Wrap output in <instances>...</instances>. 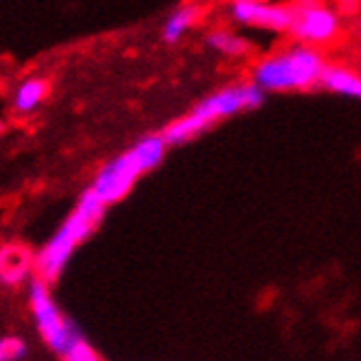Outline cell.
<instances>
[{
	"label": "cell",
	"instance_id": "obj_1",
	"mask_svg": "<svg viewBox=\"0 0 361 361\" xmlns=\"http://www.w3.org/2000/svg\"><path fill=\"white\" fill-rule=\"evenodd\" d=\"M265 97L267 94L261 92L250 79L228 83V86L212 90L210 94L200 99L186 114L169 123L162 136L169 142V147L186 145L206 134L208 130H212L221 121L261 108Z\"/></svg>",
	"mask_w": 361,
	"mask_h": 361
},
{
	"label": "cell",
	"instance_id": "obj_2",
	"mask_svg": "<svg viewBox=\"0 0 361 361\" xmlns=\"http://www.w3.org/2000/svg\"><path fill=\"white\" fill-rule=\"evenodd\" d=\"M326 55L300 42H289L252 63L250 81L265 94H293L317 88Z\"/></svg>",
	"mask_w": 361,
	"mask_h": 361
},
{
	"label": "cell",
	"instance_id": "obj_3",
	"mask_svg": "<svg viewBox=\"0 0 361 361\" xmlns=\"http://www.w3.org/2000/svg\"><path fill=\"white\" fill-rule=\"evenodd\" d=\"M105 208L90 190H83L75 208L59 224L53 237L35 252V276L53 285L66 271L73 254L86 243L105 217Z\"/></svg>",
	"mask_w": 361,
	"mask_h": 361
},
{
	"label": "cell",
	"instance_id": "obj_4",
	"mask_svg": "<svg viewBox=\"0 0 361 361\" xmlns=\"http://www.w3.org/2000/svg\"><path fill=\"white\" fill-rule=\"evenodd\" d=\"M289 7L291 23L287 35L293 42L324 51L344 35L342 11L326 0H293Z\"/></svg>",
	"mask_w": 361,
	"mask_h": 361
},
{
	"label": "cell",
	"instance_id": "obj_5",
	"mask_svg": "<svg viewBox=\"0 0 361 361\" xmlns=\"http://www.w3.org/2000/svg\"><path fill=\"white\" fill-rule=\"evenodd\" d=\"M29 307L44 344L59 357L83 337V333L57 307L51 293V285L37 279V276L29 281Z\"/></svg>",
	"mask_w": 361,
	"mask_h": 361
},
{
	"label": "cell",
	"instance_id": "obj_6",
	"mask_svg": "<svg viewBox=\"0 0 361 361\" xmlns=\"http://www.w3.org/2000/svg\"><path fill=\"white\" fill-rule=\"evenodd\" d=\"M142 176V166L138 164L136 156L127 149L121 156H114L99 166L88 190L105 208H110L130 195Z\"/></svg>",
	"mask_w": 361,
	"mask_h": 361
},
{
	"label": "cell",
	"instance_id": "obj_7",
	"mask_svg": "<svg viewBox=\"0 0 361 361\" xmlns=\"http://www.w3.org/2000/svg\"><path fill=\"white\" fill-rule=\"evenodd\" d=\"M228 18L241 29L265 31L271 35H283L289 31L291 7L289 3H271V0H230Z\"/></svg>",
	"mask_w": 361,
	"mask_h": 361
},
{
	"label": "cell",
	"instance_id": "obj_8",
	"mask_svg": "<svg viewBox=\"0 0 361 361\" xmlns=\"http://www.w3.org/2000/svg\"><path fill=\"white\" fill-rule=\"evenodd\" d=\"M35 276V252L20 241L0 245V285L9 289L29 283Z\"/></svg>",
	"mask_w": 361,
	"mask_h": 361
},
{
	"label": "cell",
	"instance_id": "obj_9",
	"mask_svg": "<svg viewBox=\"0 0 361 361\" xmlns=\"http://www.w3.org/2000/svg\"><path fill=\"white\" fill-rule=\"evenodd\" d=\"M49 94H51L49 79L39 75L25 77V79H20L11 90L9 108L18 116H31L37 110H42V105L47 103Z\"/></svg>",
	"mask_w": 361,
	"mask_h": 361
},
{
	"label": "cell",
	"instance_id": "obj_10",
	"mask_svg": "<svg viewBox=\"0 0 361 361\" xmlns=\"http://www.w3.org/2000/svg\"><path fill=\"white\" fill-rule=\"evenodd\" d=\"M317 88H322L331 94L346 97V99H359L361 94V75L355 66L344 61H326Z\"/></svg>",
	"mask_w": 361,
	"mask_h": 361
},
{
	"label": "cell",
	"instance_id": "obj_11",
	"mask_svg": "<svg viewBox=\"0 0 361 361\" xmlns=\"http://www.w3.org/2000/svg\"><path fill=\"white\" fill-rule=\"evenodd\" d=\"M206 47L230 61H239V59H247L254 51V44L247 35H243L237 29H230V27H219V29H212L206 35Z\"/></svg>",
	"mask_w": 361,
	"mask_h": 361
},
{
	"label": "cell",
	"instance_id": "obj_12",
	"mask_svg": "<svg viewBox=\"0 0 361 361\" xmlns=\"http://www.w3.org/2000/svg\"><path fill=\"white\" fill-rule=\"evenodd\" d=\"M200 18H202V11L197 5H182V7L173 9L162 23V39L166 44H178V42H182L190 31L195 29Z\"/></svg>",
	"mask_w": 361,
	"mask_h": 361
},
{
	"label": "cell",
	"instance_id": "obj_13",
	"mask_svg": "<svg viewBox=\"0 0 361 361\" xmlns=\"http://www.w3.org/2000/svg\"><path fill=\"white\" fill-rule=\"evenodd\" d=\"M130 152L136 156L138 164L142 166V171L147 176L164 162V156L169 152V142L164 140L162 134H145L130 147Z\"/></svg>",
	"mask_w": 361,
	"mask_h": 361
},
{
	"label": "cell",
	"instance_id": "obj_14",
	"mask_svg": "<svg viewBox=\"0 0 361 361\" xmlns=\"http://www.w3.org/2000/svg\"><path fill=\"white\" fill-rule=\"evenodd\" d=\"M29 353V346L23 337L5 335L0 337V361H23Z\"/></svg>",
	"mask_w": 361,
	"mask_h": 361
},
{
	"label": "cell",
	"instance_id": "obj_15",
	"mask_svg": "<svg viewBox=\"0 0 361 361\" xmlns=\"http://www.w3.org/2000/svg\"><path fill=\"white\" fill-rule=\"evenodd\" d=\"M63 361H101L99 355L92 350V346L86 342V337H81L79 342H75L66 353L61 355Z\"/></svg>",
	"mask_w": 361,
	"mask_h": 361
},
{
	"label": "cell",
	"instance_id": "obj_16",
	"mask_svg": "<svg viewBox=\"0 0 361 361\" xmlns=\"http://www.w3.org/2000/svg\"><path fill=\"white\" fill-rule=\"evenodd\" d=\"M5 130V125H3V121H0V132H3Z\"/></svg>",
	"mask_w": 361,
	"mask_h": 361
}]
</instances>
